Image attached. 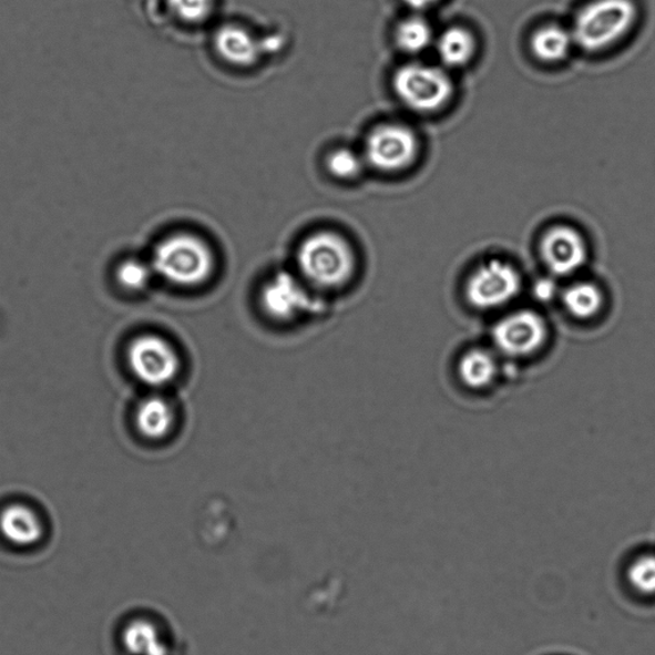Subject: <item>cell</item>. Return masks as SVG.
Listing matches in <instances>:
<instances>
[{
  "label": "cell",
  "instance_id": "obj_1",
  "mask_svg": "<svg viewBox=\"0 0 655 655\" xmlns=\"http://www.w3.org/2000/svg\"><path fill=\"white\" fill-rule=\"evenodd\" d=\"M638 22L641 7L636 0H587L572 16L569 27L577 53L601 57L632 39Z\"/></svg>",
  "mask_w": 655,
  "mask_h": 655
},
{
  "label": "cell",
  "instance_id": "obj_2",
  "mask_svg": "<svg viewBox=\"0 0 655 655\" xmlns=\"http://www.w3.org/2000/svg\"><path fill=\"white\" fill-rule=\"evenodd\" d=\"M356 269L354 247L337 232H315L297 248L296 273L318 296L337 293L351 284Z\"/></svg>",
  "mask_w": 655,
  "mask_h": 655
},
{
  "label": "cell",
  "instance_id": "obj_3",
  "mask_svg": "<svg viewBox=\"0 0 655 655\" xmlns=\"http://www.w3.org/2000/svg\"><path fill=\"white\" fill-rule=\"evenodd\" d=\"M154 275L172 285L194 287L211 277L214 258L203 238L182 232L164 238L151 262Z\"/></svg>",
  "mask_w": 655,
  "mask_h": 655
},
{
  "label": "cell",
  "instance_id": "obj_4",
  "mask_svg": "<svg viewBox=\"0 0 655 655\" xmlns=\"http://www.w3.org/2000/svg\"><path fill=\"white\" fill-rule=\"evenodd\" d=\"M524 277L516 264L491 258L471 270L463 286L469 308L482 314L508 309L522 293Z\"/></svg>",
  "mask_w": 655,
  "mask_h": 655
},
{
  "label": "cell",
  "instance_id": "obj_5",
  "mask_svg": "<svg viewBox=\"0 0 655 655\" xmlns=\"http://www.w3.org/2000/svg\"><path fill=\"white\" fill-rule=\"evenodd\" d=\"M395 94L408 110L436 113L451 102L453 81L442 65L410 62L401 65L393 78Z\"/></svg>",
  "mask_w": 655,
  "mask_h": 655
},
{
  "label": "cell",
  "instance_id": "obj_6",
  "mask_svg": "<svg viewBox=\"0 0 655 655\" xmlns=\"http://www.w3.org/2000/svg\"><path fill=\"white\" fill-rule=\"evenodd\" d=\"M591 250L585 232L571 221H552L538 236L539 262L553 277H575L586 267Z\"/></svg>",
  "mask_w": 655,
  "mask_h": 655
},
{
  "label": "cell",
  "instance_id": "obj_7",
  "mask_svg": "<svg viewBox=\"0 0 655 655\" xmlns=\"http://www.w3.org/2000/svg\"><path fill=\"white\" fill-rule=\"evenodd\" d=\"M551 335L549 321L534 309L501 315L491 331V346L501 359L524 360L541 352Z\"/></svg>",
  "mask_w": 655,
  "mask_h": 655
},
{
  "label": "cell",
  "instance_id": "obj_8",
  "mask_svg": "<svg viewBox=\"0 0 655 655\" xmlns=\"http://www.w3.org/2000/svg\"><path fill=\"white\" fill-rule=\"evenodd\" d=\"M325 304L296 272H277L262 289L264 311L282 323L315 317L325 309Z\"/></svg>",
  "mask_w": 655,
  "mask_h": 655
},
{
  "label": "cell",
  "instance_id": "obj_9",
  "mask_svg": "<svg viewBox=\"0 0 655 655\" xmlns=\"http://www.w3.org/2000/svg\"><path fill=\"white\" fill-rule=\"evenodd\" d=\"M419 152V139L410 127L401 123H383L369 132L362 155L371 168L398 173L410 168Z\"/></svg>",
  "mask_w": 655,
  "mask_h": 655
},
{
  "label": "cell",
  "instance_id": "obj_10",
  "mask_svg": "<svg viewBox=\"0 0 655 655\" xmlns=\"http://www.w3.org/2000/svg\"><path fill=\"white\" fill-rule=\"evenodd\" d=\"M130 368L143 383L162 387L177 377L180 360L168 342L156 336H143L131 344Z\"/></svg>",
  "mask_w": 655,
  "mask_h": 655
},
{
  "label": "cell",
  "instance_id": "obj_11",
  "mask_svg": "<svg viewBox=\"0 0 655 655\" xmlns=\"http://www.w3.org/2000/svg\"><path fill=\"white\" fill-rule=\"evenodd\" d=\"M529 52L543 68H561L577 53L569 22L546 21L529 37Z\"/></svg>",
  "mask_w": 655,
  "mask_h": 655
},
{
  "label": "cell",
  "instance_id": "obj_12",
  "mask_svg": "<svg viewBox=\"0 0 655 655\" xmlns=\"http://www.w3.org/2000/svg\"><path fill=\"white\" fill-rule=\"evenodd\" d=\"M501 361L492 346H471L459 356L456 375L470 391L483 392L500 379Z\"/></svg>",
  "mask_w": 655,
  "mask_h": 655
},
{
  "label": "cell",
  "instance_id": "obj_13",
  "mask_svg": "<svg viewBox=\"0 0 655 655\" xmlns=\"http://www.w3.org/2000/svg\"><path fill=\"white\" fill-rule=\"evenodd\" d=\"M561 304L572 319L591 321L598 318L605 306V294L600 284L591 279L571 282L561 294Z\"/></svg>",
  "mask_w": 655,
  "mask_h": 655
},
{
  "label": "cell",
  "instance_id": "obj_14",
  "mask_svg": "<svg viewBox=\"0 0 655 655\" xmlns=\"http://www.w3.org/2000/svg\"><path fill=\"white\" fill-rule=\"evenodd\" d=\"M215 44L223 60L239 68H250L265 51L263 43L238 24H228L219 30Z\"/></svg>",
  "mask_w": 655,
  "mask_h": 655
},
{
  "label": "cell",
  "instance_id": "obj_15",
  "mask_svg": "<svg viewBox=\"0 0 655 655\" xmlns=\"http://www.w3.org/2000/svg\"><path fill=\"white\" fill-rule=\"evenodd\" d=\"M439 62L446 70L465 68L477 54V39L462 27L446 29L434 40Z\"/></svg>",
  "mask_w": 655,
  "mask_h": 655
},
{
  "label": "cell",
  "instance_id": "obj_16",
  "mask_svg": "<svg viewBox=\"0 0 655 655\" xmlns=\"http://www.w3.org/2000/svg\"><path fill=\"white\" fill-rule=\"evenodd\" d=\"M0 530L16 544H32L41 535V524L34 511L24 505H10L0 515Z\"/></svg>",
  "mask_w": 655,
  "mask_h": 655
},
{
  "label": "cell",
  "instance_id": "obj_17",
  "mask_svg": "<svg viewBox=\"0 0 655 655\" xmlns=\"http://www.w3.org/2000/svg\"><path fill=\"white\" fill-rule=\"evenodd\" d=\"M434 31L430 22L422 16L413 14L398 23L395 31V41L401 52L409 55H419L434 45Z\"/></svg>",
  "mask_w": 655,
  "mask_h": 655
},
{
  "label": "cell",
  "instance_id": "obj_18",
  "mask_svg": "<svg viewBox=\"0 0 655 655\" xmlns=\"http://www.w3.org/2000/svg\"><path fill=\"white\" fill-rule=\"evenodd\" d=\"M136 421L141 434L161 439L170 433L173 424L171 406L161 397L147 398L139 406Z\"/></svg>",
  "mask_w": 655,
  "mask_h": 655
},
{
  "label": "cell",
  "instance_id": "obj_19",
  "mask_svg": "<svg viewBox=\"0 0 655 655\" xmlns=\"http://www.w3.org/2000/svg\"><path fill=\"white\" fill-rule=\"evenodd\" d=\"M326 165L331 177L352 181L361 176L367 162L362 153L355 152L350 147H338L328 154Z\"/></svg>",
  "mask_w": 655,
  "mask_h": 655
},
{
  "label": "cell",
  "instance_id": "obj_20",
  "mask_svg": "<svg viewBox=\"0 0 655 655\" xmlns=\"http://www.w3.org/2000/svg\"><path fill=\"white\" fill-rule=\"evenodd\" d=\"M626 580L636 594L655 596V553L637 555L626 570Z\"/></svg>",
  "mask_w": 655,
  "mask_h": 655
},
{
  "label": "cell",
  "instance_id": "obj_21",
  "mask_svg": "<svg viewBox=\"0 0 655 655\" xmlns=\"http://www.w3.org/2000/svg\"><path fill=\"white\" fill-rule=\"evenodd\" d=\"M215 0H168L174 18L186 24H202L212 18Z\"/></svg>",
  "mask_w": 655,
  "mask_h": 655
},
{
  "label": "cell",
  "instance_id": "obj_22",
  "mask_svg": "<svg viewBox=\"0 0 655 655\" xmlns=\"http://www.w3.org/2000/svg\"><path fill=\"white\" fill-rule=\"evenodd\" d=\"M153 276L152 264L136 259L124 262L119 268L120 284L131 291H141L146 288Z\"/></svg>",
  "mask_w": 655,
  "mask_h": 655
},
{
  "label": "cell",
  "instance_id": "obj_23",
  "mask_svg": "<svg viewBox=\"0 0 655 655\" xmlns=\"http://www.w3.org/2000/svg\"><path fill=\"white\" fill-rule=\"evenodd\" d=\"M441 2V0H403V3L411 8V10L421 12L429 10V8Z\"/></svg>",
  "mask_w": 655,
  "mask_h": 655
}]
</instances>
